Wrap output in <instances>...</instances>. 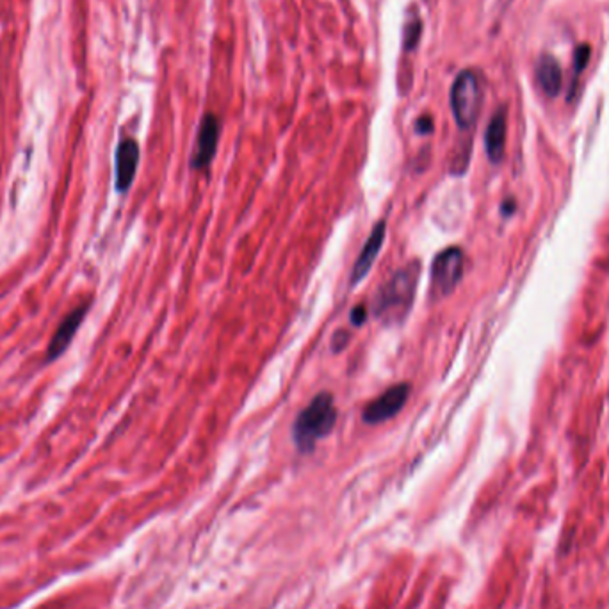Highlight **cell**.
Returning a JSON list of instances; mask_svg holds the SVG:
<instances>
[{
  "instance_id": "1",
  "label": "cell",
  "mask_w": 609,
  "mask_h": 609,
  "mask_svg": "<svg viewBox=\"0 0 609 609\" xmlns=\"http://www.w3.org/2000/svg\"><path fill=\"white\" fill-rule=\"evenodd\" d=\"M421 260L399 267L374 296L372 312L385 326H399L406 321L417 294Z\"/></svg>"
},
{
  "instance_id": "2",
  "label": "cell",
  "mask_w": 609,
  "mask_h": 609,
  "mask_svg": "<svg viewBox=\"0 0 609 609\" xmlns=\"http://www.w3.org/2000/svg\"><path fill=\"white\" fill-rule=\"evenodd\" d=\"M337 422V408L330 392L318 394L310 405L300 412L292 437L301 453L314 451L316 444L328 437Z\"/></svg>"
},
{
  "instance_id": "3",
  "label": "cell",
  "mask_w": 609,
  "mask_h": 609,
  "mask_svg": "<svg viewBox=\"0 0 609 609\" xmlns=\"http://www.w3.org/2000/svg\"><path fill=\"white\" fill-rule=\"evenodd\" d=\"M483 91L478 75L473 70H464L457 75L451 86V111L460 128H471L480 118Z\"/></svg>"
},
{
  "instance_id": "4",
  "label": "cell",
  "mask_w": 609,
  "mask_h": 609,
  "mask_svg": "<svg viewBox=\"0 0 609 609\" xmlns=\"http://www.w3.org/2000/svg\"><path fill=\"white\" fill-rule=\"evenodd\" d=\"M465 269V255L458 246L446 248L440 251L431 265V285L430 294L433 300L449 296L460 283Z\"/></svg>"
},
{
  "instance_id": "5",
  "label": "cell",
  "mask_w": 609,
  "mask_h": 609,
  "mask_svg": "<svg viewBox=\"0 0 609 609\" xmlns=\"http://www.w3.org/2000/svg\"><path fill=\"white\" fill-rule=\"evenodd\" d=\"M412 387L408 383H397L387 388L379 397L370 401L362 412V419L367 424H379L394 415H397L410 397Z\"/></svg>"
},
{
  "instance_id": "6",
  "label": "cell",
  "mask_w": 609,
  "mask_h": 609,
  "mask_svg": "<svg viewBox=\"0 0 609 609\" xmlns=\"http://www.w3.org/2000/svg\"><path fill=\"white\" fill-rule=\"evenodd\" d=\"M220 132H222L220 120L211 113L204 115L200 126H198L196 144H195L193 157H191L193 170H205L213 162V159L218 152Z\"/></svg>"
},
{
  "instance_id": "7",
  "label": "cell",
  "mask_w": 609,
  "mask_h": 609,
  "mask_svg": "<svg viewBox=\"0 0 609 609\" xmlns=\"http://www.w3.org/2000/svg\"><path fill=\"white\" fill-rule=\"evenodd\" d=\"M90 310V305L88 303H83L81 307L74 309L63 321L61 325L57 326L56 334L52 335L50 343H48V350H47V361L52 362L56 359H59L70 346V343L74 341L77 330L81 328V325L84 323V318Z\"/></svg>"
},
{
  "instance_id": "8",
  "label": "cell",
  "mask_w": 609,
  "mask_h": 609,
  "mask_svg": "<svg viewBox=\"0 0 609 609\" xmlns=\"http://www.w3.org/2000/svg\"><path fill=\"white\" fill-rule=\"evenodd\" d=\"M139 164V144L134 139H123L117 148V189H130Z\"/></svg>"
},
{
  "instance_id": "9",
  "label": "cell",
  "mask_w": 609,
  "mask_h": 609,
  "mask_svg": "<svg viewBox=\"0 0 609 609\" xmlns=\"http://www.w3.org/2000/svg\"><path fill=\"white\" fill-rule=\"evenodd\" d=\"M385 222H379L378 225H374L369 239H367L355 265H353V271H352V285H357L359 282H362L367 276V273L370 271L372 264L376 262V257L379 255V249L383 246V241H385Z\"/></svg>"
},
{
  "instance_id": "10",
  "label": "cell",
  "mask_w": 609,
  "mask_h": 609,
  "mask_svg": "<svg viewBox=\"0 0 609 609\" xmlns=\"http://www.w3.org/2000/svg\"><path fill=\"white\" fill-rule=\"evenodd\" d=\"M504 146H506V109L500 108L492 117V120L488 123L487 132H485L488 159L495 164L500 162L504 155Z\"/></svg>"
},
{
  "instance_id": "11",
  "label": "cell",
  "mask_w": 609,
  "mask_h": 609,
  "mask_svg": "<svg viewBox=\"0 0 609 609\" xmlns=\"http://www.w3.org/2000/svg\"><path fill=\"white\" fill-rule=\"evenodd\" d=\"M536 79L547 97H556L563 86V74L560 63L549 54L542 56L536 63Z\"/></svg>"
},
{
  "instance_id": "12",
  "label": "cell",
  "mask_w": 609,
  "mask_h": 609,
  "mask_svg": "<svg viewBox=\"0 0 609 609\" xmlns=\"http://www.w3.org/2000/svg\"><path fill=\"white\" fill-rule=\"evenodd\" d=\"M422 30H424V22L421 14L410 13L405 22V29H403V50L405 52H413L419 47Z\"/></svg>"
},
{
  "instance_id": "13",
  "label": "cell",
  "mask_w": 609,
  "mask_h": 609,
  "mask_svg": "<svg viewBox=\"0 0 609 609\" xmlns=\"http://www.w3.org/2000/svg\"><path fill=\"white\" fill-rule=\"evenodd\" d=\"M590 54H592V48L588 45H581L576 48V54H574V68H576V74H581L588 61H590Z\"/></svg>"
},
{
  "instance_id": "14",
  "label": "cell",
  "mask_w": 609,
  "mask_h": 609,
  "mask_svg": "<svg viewBox=\"0 0 609 609\" xmlns=\"http://www.w3.org/2000/svg\"><path fill=\"white\" fill-rule=\"evenodd\" d=\"M350 343V334L346 330H339L337 334H334V339H332V350L335 353H341Z\"/></svg>"
},
{
  "instance_id": "15",
  "label": "cell",
  "mask_w": 609,
  "mask_h": 609,
  "mask_svg": "<svg viewBox=\"0 0 609 609\" xmlns=\"http://www.w3.org/2000/svg\"><path fill=\"white\" fill-rule=\"evenodd\" d=\"M367 319V309L366 305H359L352 310V323L355 326H362L366 323Z\"/></svg>"
},
{
  "instance_id": "16",
  "label": "cell",
  "mask_w": 609,
  "mask_h": 609,
  "mask_svg": "<svg viewBox=\"0 0 609 609\" xmlns=\"http://www.w3.org/2000/svg\"><path fill=\"white\" fill-rule=\"evenodd\" d=\"M415 128L419 134H431L433 132V118L431 117H421L417 123H415Z\"/></svg>"
}]
</instances>
